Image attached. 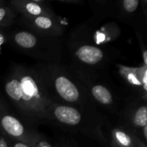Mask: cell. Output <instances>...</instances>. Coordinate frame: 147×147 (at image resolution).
Here are the masks:
<instances>
[{
  "label": "cell",
  "instance_id": "8",
  "mask_svg": "<svg viewBox=\"0 0 147 147\" xmlns=\"http://www.w3.org/2000/svg\"><path fill=\"white\" fill-rule=\"evenodd\" d=\"M141 142L134 135L123 129H115L112 135V147H140Z\"/></svg>",
  "mask_w": 147,
  "mask_h": 147
},
{
  "label": "cell",
  "instance_id": "1",
  "mask_svg": "<svg viewBox=\"0 0 147 147\" xmlns=\"http://www.w3.org/2000/svg\"><path fill=\"white\" fill-rule=\"evenodd\" d=\"M4 88L7 98L23 115L34 120L48 119L55 103L41 72L15 67L6 78Z\"/></svg>",
  "mask_w": 147,
  "mask_h": 147
},
{
  "label": "cell",
  "instance_id": "19",
  "mask_svg": "<svg viewBox=\"0 0 147 147\" xmlns=\"http://www.w3.org/2000/svg\"></svg>",
  "mask_w": 147,
  "mask_h": 147
},
{
  "label": "cell",
  "instance_id": "13",
  "mask_svg": "<svg viewBox=\"0 0 147 147\" xmlns=\"http://www.w3.org/2000/svg\"><path fill=\"white\" fill-rule=\"evenodd\" d=\"M13 141V140H12ZM11 147H34L32 145L28 144L24 142H20V141H13V143L11 142Z\"/></svg>",
  "mask_w": 147,
  "mask_h": 147
},
{
  "label": "cell",
  "instance_id": "3",
  "mask_svg": "<svg viewBox=\"0 0 147 147\" xmlns=\"http://www.w3.org/2000/svg\"><path fill=\"white\" fill-rule=\"evenodd\" d=\"M81 109L67 105L54 103L50 109L48 119L54 120L63 126L78 127L86 121Z\"/></svg>",
  "mask_w": 147,
  "mask_h": 147
},
{
  "label": "cell",
  "instance_id": "9",
  "mask_svg": "<svg viewBox=\"0 0 147 147\" xmlns=\"http://www.w3.org/2000/svg\"><path fill=\"white\" fill-rule=\"evenodd\" d=\"M90 93L92 98L100 105L108 107L114 105V99L111 92L103 85L97 84L92 86Z\"/></svg>",
  "mask_w": 147,
  "mask_h": 147
},
{
  "label": "cell",
  "instance_id": "16",
  "mask_svg": "<svg viewBox=\"0 0 147 147\" xmlns=\"http://www.w3.org/2000/svg\"><path fill=\"white\" fill-rule=\"evenodd\" d=\"M143 132H144V139L146 140V139H147V134H146L147 126H145V127L143 129Z\"/></svg>",
  "mask_w": 147,
  "mask_h": 147
},
{
  "label": "cell",
  "instance_id": "11",
  "mask_svg": "<svg viewBox=\"0 0 147 147\" xmlns=\"http://www.w3.org/2000/svg\"><path fill=\"white\" fill-rule=\"evenodd\" d=\"M14 17V13L12 11V7L4 4L0 6V29L9 25L12 22Z\"/></svg>",
  "mask_w": 147,
  "mask_h": 147
},
{
  "label": "cell",
  "instance_id": "10",
  "mask_svg": "<svg viewBox=\"0 0 147 147\" xmlns=\"http://www.w3.org/2000/svg\"><path fill=\"white\" fill-rule=\"evenodd\" d=\"M134 127L137 129H144L147 126V108L146 105H141L133 111L131 116Z\"/></svg>",
  "mask_w": 147,
  "mask_h": 147
},
{
  "label": "cell",
  "instance_id": "18",
  "mask_svg": "<svg viewBox=\"0 0 147 147\" xmlns=\"http://www.w3.org/2000/svg\"><path fill=\"white\" fill-rule=\"evenodd\" d=\"M4 1H1V0H0V6L1 5H2V4H4Z\"/></svg>",
  "mask_w": 147,
  "mask_h": 147
},
{
  "label": "cell",
  "instance_id": "12",
  "mask_svg": "<svg viewBox=\"0 0 147 147\" xmlns=\"http://www.w3.org/2000/svg\"><path fill=\"white\" fill-rule=\"evenodd\" d=\"M140 1L139 0H123L121 1L123 10L127 13H134L137 10Z\"/></svg>",
  "mask_w": 147,
  "mask_h": 147
},
{
  "label": "cell",
  "instance_id": "14",
  "mask_svg": "<svg viewBox=\"0 0 147 147\" xmlns=\"http://www.w3.org/2000/svg\"><path fill=\"white\" fill-rule=\"evenodd\" d=\"M143 60L144 63V66H146L147 65V51L144 50L143 53Z\"/></svg>",
  "mask_w": 147,
  "mask_h": 147
},
{
  "label": "cell",
  "instance_id": "15",
  "mask_svg": "<svg viewBox=\"0 0 147 147\" xmlns=\"http://www.w3.org/2000/svg\"><path fill=\"white\" fill-rule=\"evenodd\" d=\"M4 34H3V33L1 32V30H0V46L4 43Z\"/></svg>",
  "mask_w": 147,
  "mask_h": 147
},
{
  "label": "cell",
  "instance_id": "7",
  "mask_svg": "<svg viewBox=\"0 0 147 147\" xmlns=\"http://www.w3.org/2000/svg\"><path fill=\"white\" fill-rule=\"evenodd\" d=\"M13 6L23 16L38 17V16H52V12L45 5H42L37 1H13Z\"/></svg>",
  "mask_w": 147,
  "mask_h": 147
},
{
  "label": "cell",
  "instance_id": "2",
  "mask_svg": "<svg viewBox=\"0 0 147 147\" xmlns=\"http://www.w3.org/2000/svg\"><path fill=\"white\" fill-rule=\"evenodd\" d=\"M49 93L55 103V98L60 104L75 108H84L89 93L80 83H76L70 75L65 74L60 69L54 68L47 72H41ZM59 104V103H58Z\"/></svg>",
  "mask_w": 147,
  "mask_h": 147
},
{
  "label": "cell",
  "instance_id": "17",
  "mask_svg": "<svg viewBox=\"0 0 147 147\" xmlns=\"http://www.w3.org/2000/svg\"><path fill=\"white\" fill-rule=\"evenodd\" d=\"M37 147H51V146H49V145L46 143H41L37 146Z\"/></svg>",
  "mask_w": 147,
  "mask_h": 147
},
{
  "label": "cell",
  "instance_id": "5",
  "mask_svg": "<svg viewBox=\"0 0 147 147\" xmlns=\"http://www.w3.org/2000/svg\"><path fill=\"white\" fill-rule=\"evenodd\" d=\"M23 17L24 24L32 28L30 30L38 32V34L51 37L61 34L62 27L59 22L55 20V17L52 16H23Z\"/></svg>",
  "mask_w": 147,
  "mask_h": 147
},
{
  "label": "cell",
  "instance_id": "4",
  "mask_svg": "<svg viewBox=\"0 0 147 147\" xmlns=\"http://www.w3.org/2000/svg\"><path fill=\"white\" fill-rule=\"evenodd\" d=\"M12 40L14 45L18 48L21 49L22 51L34 53L33 55L37 51L42 52V49L45 51V49H47V47H50V46L55 47V45H48L47 43V42H50V40H53L52 37L47 38L46 36L35 34L24 30L14 33L12 35Z\"/></svg>",
  "mask_w": 147,
  "mask_h": 147
},
{
  "label": "cell",
  "instance_id": "6",
  "mask_svg": "<svg viewBox=\"0 0 147 147\" xmlns=\"http://www.w3.org/2000/svg\"><path fill=\"white\" fill-rule=\"evenodd\" d=\"M75 56L80 63L88 65H96L103 60L104 52L99 47L91 45H83L75 52Z\"/></svg>",
  "mask_w": 147,
  "mask_h": 147
}]
</instances>
